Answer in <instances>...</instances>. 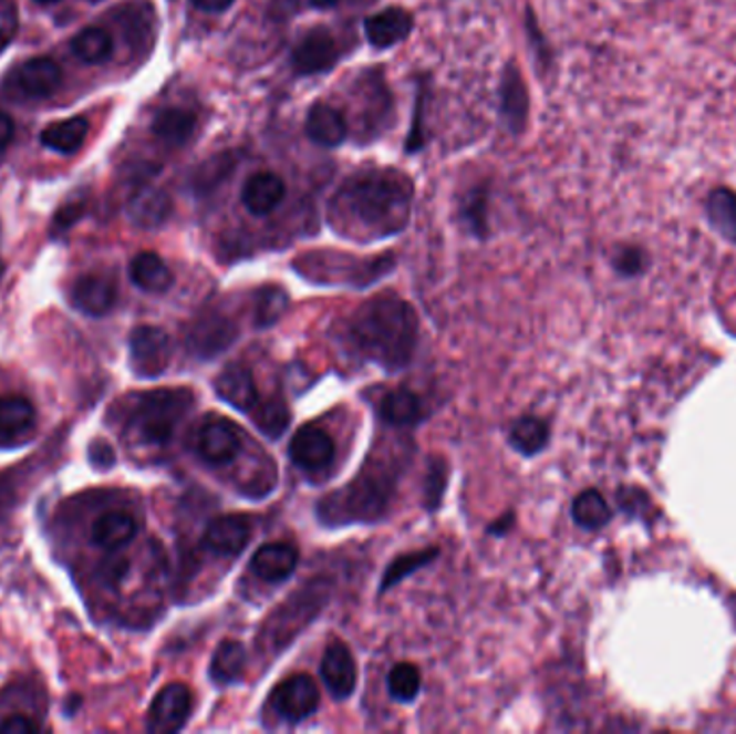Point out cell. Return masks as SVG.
Here are the masks:
<instances>
[{
  "instance_id": "obj_1",
  "label": "cell",
  "mask_w": 736,
  "mask_h": 734,
  "mask_svg": "<svg viewBox=\"0 0 736 734\" xmlns=\"http://www.w3.org/2000/svg\"><path fill=\"white\" fill-rule=\"evenodd\" d=\"M414 184L394 168L360 170L330 200L332 225L349 237L382 239L403 231L412 216Z\"/></svg>"
},
{
  "instance_id": "obj_2",
  "label": "cell",
  "mask_w": 736,
  "mask_h": 734,
  "mask_svg": "<svg viewBox=\"0 0 736 734\" xmlns=\"http://www.w3.org/2000/svg\"><path fill=\"white\" fill-rule=\"evenodd\" d=\"M349 334L364 358L387 371H398L414 358L418 317L405 300L382 293L351 314Z\"/></svg>"
},
{
  "instance_id": "obj_3",
  "label": "cell",
  "mask_w": 736,
  "mask_h": 734,
  "mask_svg": "<svg viewBox=\"0 0 736 734\" xmlns=\"http://www.w3.org/2000/svg\"><path fill=\"white\" fill-rule=\"evenodd\" d=\"M394 478L396 476L380 472L375 465H366L351 485L319 504L321 519L328 524H348L382 517L394 492Z\"/></svg>"
},
{
  "instance_id": "obj_4",
  "label": "cell",
  "mask_w": 736,
  "mask_h": 734,
  "mask_svg": "<svg viewBox=\"0 0 736 734\" xmlns=\"http://www.w3.org/2000/svg\"><path fill=\"white\" fill-rule=\"evenodd\" d=\"M193 394L188 390H157L138 399L129 428L149 446H164L170 442L184 414L190 410Z\"/></svg>"
},
{
  "instance_id": "obj_5",
  "label": "cell",
  "mask_w": 736,
  "mask_h": 734,
  "mask_svg": "<svg viewBox=\"0 0 736 734\" xmlns=\"http://www.w3.org/2000/svg\"><path fill=\"white\" fill-rule=\"evenodd\" d=\"M173 358L170 339L162 328L138 325L129 334V360L138 378H159Z\"/></svg>"
},
{
  "instance_id": "obj_6",
  "label": "cell",
  "mask_w": 736,
  "mask_h": 734,
  "mask_svg": "<svg viewBox=\"0 0 736 734\" xmlns=\"http://www.w3.org/2000/svg\"><path fill=\"white\" fill-rule=\"evenodd\" d=\"M63 82V72L52 59H31L18 65L7 77V91L27 97V100H43L50 97Z\"/></svg>"
},
{
  "instance_id": "obj_7",
  "label": "cell",
  "mask_w": 736,
  "mask_h": 734,
  "mask_svg": "<svg viewBox=\"0 0 736 734\" xmlns=\"http://www.w3.org/2000/svg\"><path fill=\"white\" fill-rule=\"evenodd\" d=\"M341 56L339 43L328 29H312L291 52V65L298 76L325 74L336 65Z\"/></svg>"
},
{
  "instance_id": "obj_8",
  "label": "cell",
  "mask_w": 736,
  "mask_h": 734,
  "mask_svg": "<svg viewBox=\"0 0 736 734\" xmlns=\"http://www.w3.org/2000/svg\"><path fill=\"white\" fill-rule=\"evenodd\" d=\"M196 451L209 464H231L241 451V431L222 416H209L196 433Z\"/></svg>"
},
{
  "instance_id": "obj_9",
  "label": "cell",
  "mask_w": 736,
  "mask_h": 734,
  "mask_svg": "<svg viewBox=\"0 0 736 734\" xmlns=\"http://www.w3.org/2000/svg\"><path fill=\"white\" fill-rule=\"evenodd\" d=\"M235 339H237V328L231 319L222 312L211 310L194 321L188 332V348L194 355L209 360L231 348Z\"/></svg>"
},
{
  "instance_id": "obj_10",
  "label": "cell",
  "mask_w": 736,
  "mask_h": 734,
  "mask_svg": "<svg viewBox=\"0 0 736 734\" xmlns=\"http://www.w3.org/2000/svg\"><path fill=\"white\" fill-rule=\"evenodd\" d=\"M193 713V692L184 683L166 685L149 709L147 728L152 733H177Z\"/></svg>"
},
{
  "instance_id": "obj_11",
  "label": "cell",
  "mask_w": 736,
  "mask_h": 734,
  "mask_svg": "<svg viewBox=\"0 0 736 734\" xmlns=\"http://www.w3.org/2000/svg\"><path fill=\"white\" fill-rule=\"evenodd\" d=\"M276 713L287 722H302L319 706V690L309 674L289 676L271 696Z\"/></svg>"
},
{
  "instance_id": "obj_12",
  "label": "cell",
  "mask_w": 736,
  "mask_h": 734,
  "mask_svg": "<svg viewBox=\"0 0 736 734\" xmlns=\"http://www.w3.org/2000/svg\"><path fill=\"white\" fill-rule=\"evenodd\" d=\"M334 440L330 437V433H325L319 426L307 425L302 426L289 446V455L293 459V464L300 465L302 469L309 472H317L323 469L332 464L334 459Z\"/></svg>"
},
{
  "instance_id": "obj_13",
  "label": "cell",
  "mask_w": 736,
  "mask_h": 734,
  "mask_svg": "<svg viewBox=\"0 0 736 734\" xmlns=\"http://www.w3.org/2000/svg\"><path fill=\"white\" fill-rule=\"evenodd\" d=\"M252 537V526L243 515L216 517L203 535V545L218 556H237Z\"/></svg>"
},
{
  "instance_id": "obj_14",
  "label": "cell",
  "mask_w": 736,
  "mask_h": 734,
  "mask_svg": "<svg viewBox=\"0 0 736 734\" xmlns=\"http://www.w3.org/2000/svg\"><path fill=\"white\" fill-rule=\"evenodd\" d=\"M702 211L708 229L736 248V188L713 186L702 200Z\"/></svg>"
},
{
  "instance_id": "obj_15",
  "label": "cell",
  "mask_w": 736,
  "mask_h": 734,
  "mask_svg": "<svg viewBox=\"0 0 736 734\" xmlns=\"http://www.w3.org/2000/svg\"><path fill=\"white\" fill-rule=\"evenodd\" d=\"M414 15L403 7H387L384 11L366 18L364 35L377 50H386L412 35Z\"/></svg>"
},
{
  "instance_id": "obj_16",
  "label": "cell",
  "mask_w": 736,
  "mask_h": 734,
  "mask_svg": "<svg viewBox=\"0 0 736 734\" xmlns=\"http://www.w3.org/2000/svg\"><path fill=\"white\" fill-rule=\"evenodd\" d=\"M500 111H502L506 127L512 134H521L526 130L528 115H530V95H528L526 80L515 63H508V68L504 70Z\"/></svg>"
},
{
  "instance_id": "obj_17",
  "label": "cell",
  "mask_w": 736,
  "mask_h": 734,
  "mask_svg": "<svg viewBox=\"0 0 736 734\" xmlns=\"http://www.w3.org/2000/svg\"><path fill=\"white\" fill-rule=\"evenodd\" d=\"M216 394L239 412H252L259 403V390L248 366L232 362L227 364L214 382Z\"/></svg>"
},
{
  "instance_id": "obj_18",
  "label": "cell",
  "mask_w": 736,
  "mask_h": 734,
  "mask_svg": "<svg viewBox=\"0 0 736 734\" xmlns=\"http://www.w3.org/2000/svg\"><path fill=\"white\" fill-rule=\"evenodd\" d=\"M321 676L330 694L336 700H345L355 692L357 665L343 642H332L325 649V655L321 661Z\"/></svg>"
},
{
  "instance_id": "obj_19",
  "label": "cell",
  "mask_w": 736,
  "mask_h": 734,
  "mask_svg": "<svg viewBox=\"0 0 736 734\" xmlns=\"http://www.w3.org/2000/svg\"><path fill=\"white\" fill-rule=\"evenodd\" d=\"M173 214V200L162 188L145 186L127 200V218L138 229H159Z\"/></svg>"
},
{
  "instance_id": "obj_20",
  "label": "cell",
  "mask_w": 736,
  "mask_h": 734,
  "mask_svg": "<svg viewBox=\"0 0 736 734\" xmlns=\"http://www.w3.org/2000/svg\"><path fill=\"white\" fill-rule=\"evenodd\" d=\"M250 567L263 581L287 580L298 569V549L289 542H268L255 551Z\"/></svg>"
},
{
  "instance_id": "obj_21",
  "label": "cell",
  "mask_w": 736,
  "mask_h": 734,
  "mask_svg": "<svg viewBox=\"0 0 736 734\" xmlns=\"http://www.w3.org/2000/svg\"><path fill=\"white\" fill-rule=\"evenodd\" d=\"M307 134L312 143H317L321 147H328V149L341 147L348 141V118L341 115V111H336L334 106L317 102L310 106L309 116H307Z\"/></svg>"
},
{
  "instance_id": "obj_22",
  "label": "cell",
  "mask_w": 736,
  "mask_h": 734,
  "mask_svg": "<svg viewBox=\"0 0 736 734\" xmlns=\"http://www.w3.org/2000/svg\"><path fill=\"white\" fill-rule=\"evenodd\" d=\"M116 289L115 285L104 278V276H82L77 278L74 289H72V302L80 312L91 314V317H104L106 312L115 307Z\"/></svg>"
},
{
  "instance_id": "obj_23",
  "label": "cell",
  "mask_w": 736,
  "mask_h": 734,
  "mask_svg": "<svg viewBox=\"0 0 736 734\" xmlns=\"http://www.w3.org/2000/svg\"><path fill=\"white\" fill-rule=\"evenodd\" d=\"M284 194L287 186L276 173H257L243 184L241 203L252 216H268L284 200Z\"/></svg>"
},
{
  "instance_id": "obj_24",
  "label": "cell",
  "mask_w": 736,
  "mask_h": 734,
  "mask_svg": "<svg viewBox=\"0 0 736 734\" xmlns=\"http://www.w3.org/2000/svg\"><path fill=\"white\" fill-rule=\"evenodd\" d=\"M132 282L147 293H164L173 287V271L155 252H141L129 263Z\"/></svg>"
},
{
  "instance_id": "obj_25",
  "label": "cell",
  "mask_w": 736,
  "mask_h": 734,
  "mask_svg": "<svg viewBox=\"0 0 736 734\" xmlns=\"http://www.w3.org/2000/svg\"><path fill=\"white\" fill-rule=\"evenodd\" d=\"M86 134H89V121L84 116H72L48 125L41 132V145L56 154H76L86 141Z\"/></svg>"
},
{
  "instance_id": "obj_26",
  "label": "cell",
  "mask_w": 736,
  "mask_h": 734,
  "mask_svg": "<svg viewBox=\"0 0 736 734\" xmlns=\"http://www.w3.org/2000/svg\"><path fill=\"white\" fill-rule=\"evenodd\" d=\"M136 521L132 515L111 510L95 519L91 528V541L104 549H118L136 537Z\"/></svg>"
},
{
  "instance_id": "obj_27",
  "label": "cell",
  "mask_w": 736,
  "mask_h": 734,
  "mask_svg": "<svg viewBox=\"0 0 736 734\" xmlns=\"http://www.w3.org/2000/svg\"><path fill=\"white\" fill-rule=\"evenodd\" d=\"M152 130L162 143L170 147H184L196 132V115L186 108H164L155 115Z\"/></svg>"
},
{
  "instance_id": "obj_28",
  "label": "cell",
  "mask_w": 736,
  "mask_h": 734,
  "mask_svg": "<svg viewBox=\"0 0 736 734\" xmlns=\"http://www.w3.org/2000/svg\"><path fill=\"white\" fill-rule=\"evenodd\" d=\"M380 412L390 425L412 426L423 418V403L412 390L398 387L387 392Z\"/></svg>"
},
{
  "instance_id": "obj_29",
  "label": "cell",
  "mask_w": 736,
  "mask_h": 734,
  "mask_svg": "<svg viewBox=\"0 0 736 734\" xmlns=\"http://www.w3.org/2000/svg\"><path fill=\"white\" fill-rule=\"evenodd\" d=\"M508 442L510 446L526 455L532 457L537 453H541L542 448L549 442V426L541 418L537 416H524L519 421H515V425L510 426L508 433Z\"/></svg>"
},
{
  "instance_id": "obj_30",
  "label": "cell",
  "mask_w": 736,
  "mask_h": 734,
  "mask_svg": "<svg viewBox=\"0 0 736 734\" xmlns=\"http://www.w3.org/2000/svg\"><path fill=\"white\" fill-rule=\"evenodd\" d=\"M573 519L583 530H601L612 521V508L597 489H585L573 500Z\"/></svg>"
},
{
  "instance_id": "obj_31",
  "label": "cell",
  "mask_w": 736,
  "mask_h": 734,
  "mask_svg": "<svg viewBox=\"0 0 736 734\" xmlns=\"http://www.w3.org/2000/svg\"><path fill=\"white\" fill-rule=\"evenodd\" d=\"M246 670V649L235 640H225L211 659V679L218 685L235 683Z\"/></svg>"
},
{
  "instance_id": "obj_32",
  "label": "cell",
  "mask_w": 736,
  "mask_h": 734,
  "mask_svg": "<svg viewBox=\"0 0 736 734\" xmlns=\"http://www.w3.org/2000/svg\"><path fill=\"white\" fill-rule=\"evenodd\" d=\"M35 423V407L24 396H2L0 399V431L7 435H18L29 431Z\"/></svg>"
},
{
  "instance_id": "obj_33",
  "label": "cell",
  "mask_w": 736,
  "mask_h": 734,
  "mask_svg": "<svg viewBox=\"0 0 736 734\" xmlns=\"http://www.w3.org/2000/svg\"><path fill=\"white\" fill-rule=\"evenodd\" d=\"M72 50L80 61L97 65V63H104L106 59H111L113 38L104 29L91 27V29H84L77 33L72 41Z\"/></svg>"
},
{
  "instance_id": "obj_34",
  "label": "cell",
  "mask_w": 736,
  "mask_h": 734,
  "mask_svg": "<svg viewBox=\"0 0 736 734\" xmlns=\"http://www.w3.org/2000/svg\"><path fill=\"white\" fill-rule=\"evenodd\" d=\"M610 263L622 278H640L651 270V255L640 244H620L614 248Z\"/></svg>"
},
{
  "instance_id": "obj_35",
  "label": "cell",
  "mask_w": 736,
  "mask_h": 734,
  "mask_svg": "<svg viewBox=\"0 0 736 734\" xmlns=\"http://www.w3.org/2000/svg\"><path fill=\"white\" fill-rule=\"evenodd\" d=\"M252 418H255V425L259 426V431L266 433L271 440H278L291 423L289 407L280 399L257 403V407L252 410Z\"/></svg>"
},
{
  "instance_id": "obj_36",
  "label": "cell",
  "mask_w": 736,
  "mask_h": 734,
  "mask_svg": "<svg viewBox=\"0 0 736 734\" xmlns=\"http://www.w3.org/2000/svg\"><path fill=\"white\" fill-rule=\"evenodd\" d=\"M387 692L398 702H412L421 692V672L412 663H396L387 674Z\"/></svg>"
},
{
  "instance_id": "obj_37",
  "label": "cell",
  "mask_w": 736,
  "mask_h": 734,
  "mask_svg": "<svg viewBox=\"0 0 736 734\" xmlns=\"http://www.w3.org/2000/svg\"><path fill=\"white\" fill-rule=\"evenodd\" d=\"M437 554H439V551H437L435 547H431V549H425V551H414V554H407V556L396 558V560L390 565V569H387L386 576H384V580H382V588H380V590L384 592L387 588H392L394 583L405 580L410 573L418 571L421 567H426Z\"/></svg>"
},
{
  "instance_id": "obj_38",
  "label": "cell",
  "mask_w": 736,
  "mask_h": 734,
  "mask_svg": "<svg viewBox=\"0 0 736 734\" xmlns=\"http://www.w3.org/2000/svg\"><path fill=\"white\" fill-rule=\"evenodd\" d=\"M287 310V293L278 287H268L257 296V304H255V323L259 328H268L273 325L282 312Z\"/></svg>"
},
{
  "instance_id": "obj_39",
  "label": "cell",
  "mask_w": 736,
  "mask_h": 734,
  "mask_svg": "<svg viewBox=\"0 0 736 734\" xmlns=\"http://www.w3.org/2000/svg\"><path fill=\"white\" fill-rule=\"evenodd\" d=\"M616 500H619L620 508H622L626 515H637V517H642L644 513H651V508H653V503H651V498L646 496V492L635 489V487H622L619 494H616Z\"/></svg>"
},
{
  "instance_id": "obj_40",
  "label": "cell",
  "mask_w": 736,
  "mask_h": 734,
  "mask_svg": "<svg viewBox=\"0 0 736 734\" xmlns=\"http://www.w3.org/2000/svg\"><path fill=\"white\" fill-rule=\"evenodd\" d=\"M446 465L442 462H433L431 469H428V476H426V506L428 508H435L442 503V494H444V487H446Z\"/></svg>"
},
{
  "instance_id": "obj_41",
  "label": "cell",
  "mask_w": 736,
  "mask_h": 734,
  "mask_svg": "<svg viewBox=\"0 0 736 734\" xmlns=\"http://www.w3.org/2000/svg\"><path fill=\"white\" fill-rule=\"evenodd\" d=\"M18 35V7L11 0H0V52Z\"/></svg>"
},
{
  "instance_id": "obj_42",
  "label": "cell",
  "mask_w": 736,
  "mask_h": 734,
  "mask_svg": "<svg viewBox=\"0 0 736 734\" xmlns=\"http://www.w3.org/2000/svg\"><path fill=\"white\" fill-rule=\"evenodd\" d=\"M485 207H487V200H485V193H480V190L471 194L469 200H467V205L464 207V216L467 225L471 227V231L480 232V235H483L485 225H487V220H485Z\"/></svg>"
},
{
  "instance_id": "obj_43",
  "label": "cell",
  "mask_w": 736,
  "mask_h": 734,
  "mask_svg": "<svg viewBox=\"0 0 736 734\" xmlns=\"http://www.w3.org/2000/svg\"><path fill=\"white\" fill-rule=\"evenodd\" d=\"M84 209H86V203H84L82 198H76V200L68 203L65 207H61V211H59L56 218H54V229H52L54 235H56V232L72 229V225H74L77 218L84 214Z\"/></svg>"
},
{
  "instance_id": "obj_44",
  "label": "cell",
  "mask_w": 736,
  "mask_h": 734,
  "mask_svg": "<svg viewBox=\"0 0 736 734\" xmlns=\"http://www.w3.org/2000/svg\"><path fill=\"white\" fill-rule=\"evenodd\" d=\"M38 731V724L24 715H11L4 722H0V734H31Z\"/></svg>"
},
{
  "instance_id": "obj_45",
  "label": "cell",
  "mask_w": 736,
  "mask_h": 734,
  "mask_svg": "<svg viewBox=\"0 0 736 734\" xmlns=\"http://www.w3.org/2000/svg\"><path fill=\"white\" fill-rule=\"evenodd\" d=\"M127 569H129V565H127L125 558H118V556H115V558H108V560L104 562V567H102V578H104V581H108V583H116V581H121L125 578Z\"/></svg>"
},
{
  "instance_id": "obj_46",
  "label": "cell",
  "mask_w": 736,
  "mask_h": 734,
  "mask_svg": "<svg viewBox=\"0 0 736 734\" xmlns=\"http://www.w3.org/2000/svg\"><path fill=\"white\" fill-rule=\"evenodd\" d=\"M91 462L97 465V467L106 469V467L115 464V453H113V448L106 442H95L91 446Z\"/></svg>"
},
{
  "instance_id": "obj_47",
  "label": "cell",
  "mask_w": 736,
  "mask_h": 734,
  "mask_svg": "<svg viewBox=\"0 0 736 734\" xmlns=\"http://www.w3.org/2000/svg\"><path fill=\"white\" fill-rule=\"evenodd\" d=\"M235 0H193L194 7L205 11V13H222L227 9H231Z\"/></svg>"
},
{
  "instance_id": "obj_48",
  "label": "cell",
  "mask_w": 736,
  "mask_h": 734,
  "mask_svg": "<svg viewBox=\"0 0 736 734\" xmlns=\"http://www.w3.org/2000/svg\"><path fill=\"white\" fill-rule=\"evenodd\" d=\"M13 138V121L0 111V152L11 143Z\"/></svg>"
},
{
  "instance_id": "obj_49",
  "label": "cell",
  "mask_w": 736,
  "mask_h": 734,
  "mask_svg": "<svg viewBox=\"0 0 736 734\" xmlns=\"http://www.w3.org/2000/svg\"><path fill=\"white\" fill-rule=\"evenodd\" d=\"M341 0H310V4H314L317 9H330L334 4H339Z\"/></svg>"
},
{
  "instance_id": "obj_50",
  "label": "cell",
  "mask_w": 736,
  "mask_h": 734,
  "mask_svg": "<svg viewBox=\"0 0 736 734\" xmlns=\"http://www.w3.org/2000/svg\"><path fill=\"white\" fill-rule=\"evenodd\" d=\"M38 2H56V0H38Z\"/></svg>"
},
{
  "instance_id": "obj_51",
  "label": "cell",
  "mask_w": 736,
  "mask_h": 734,
  "mask_svg": "<svg viewBox=\"0 0 736 734\" xmlns=\"http://www.w3.org/2000/svg\"><path fill=\"white\" fill-rule=\"evenodd\" d=\"M0 273H2V261H0Z\"/></svg>"
}]
</instances>
